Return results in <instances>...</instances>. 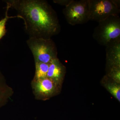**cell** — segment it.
Returning <instances> with one entry per match:
<instances>
[{"label": "cell", "mask_w": 120, "mask_h": 120, "mask_svg": "<svg viewBox=\"0 0 120 120\" xmlns=\"http://www.w3.org/2000/svg\"><path fill=\"white\" fill-rule=\"evenodd\" d=\"M73 0H54V3L66 7L72 2Z\"/></svg>", "instance_id": "obj_12"}, {"label": "cell", "mask_w": 120, "mask_h": 120, "mask_svg": "<svg viewBox=\"0 0 120 120\" xmlns=\"http://www.w3.org/2000/svg\"><path fill=\"white\" fill-rule=\"evenodd\" d=\"M120 1L89 0L90 20L99 22L112 16L119 15Z\"/></svg>", "instance_id": "obj_4"}, {"label": "cell", "mask_w": 120, "mask_h": 120, "mask_svg": "<svg viewBox=\"0 0 120 120\" xmlns=\"http://www.w3.org/2000/svg\"><path fill=\"white\" fill-rule=\"evenodd\" d=\"M63 12L68 23L72 26L83 24L90 21L89 0H73Z\"/></svg>", "instance_id": "obj_5"}, {"label": "cell", "mask_w": 120, "mask_h": 120, "mask_svg": "<svg viewBox=\"0 0 120 120\" xmlns=\"http://www.w3.org/2000/svg\"><path fill=\"white\" fill-rule=\"evenodd\" d=\"M106 87L109 91L120 101V86L116 84L110 83L107 84Z\"/></svg>", "instance_id": "obj_11"}, {"label": "cell", "mask_w": 120, "mask_h": 120, "mask_svg": "<svg viewBox=\"0 0 120 120\" xmlns=\"http://www.w3.org/2000/svg\"><path fill=\"white\" fill-rule=\"evenodd\" d=\"M92 35L99 45L105 46L113 40L120 38V16H110L98 22Z\"/></svg>", "instance_id": "obj_3"}, {"label": "cell", "mask_w": 120, "mask_h": 120, "mask_svg": "<svg viewBox=\"0 0 120 120\" xmlns=\"http://www.w3.org/2000/svg\"><path fill=\"white\" fill-rule=\"evenodd\" d=\"M10 8L23 20L24 28L29 38H51L60 33V25L57 13L45 0H8Z\"/></svg>", "instance_id": "obj_1"}, {"label": "cell", "mask_w": 120, "mask_h": 120, "mask_svg": "<svg viewBox=\"0 0 120 120\" xmlns=\"http://www.w3.org/2000/svg\"><path fill=\"white\" fill-rule=\"evenodd\" d=\"M105 47L108 70L120 68V38L111 41Z\"/></svg>", "instance_id": "obj_6"}, {"label": "cell", "mask_w": 120, "mask_h": 120, "mask_svg": "<svg viewBox=\"0 0 120 120\" xmlns=\"http://www.w3.org/2000/svg\"><path fill=\"white\" fill-rule=\"evenodd\" d=\"M35 62L49 64L57 58V50L52 38H29L26 41Z\"/></svg>", "instance_id": "obj_2"}, {"label": "cell", "mask_w": 120, "mask_h": 120, "mask_svg": "<svg viewBox=\"0 0 120 120\" xmlns=\"http://www.w3.org/2000/svg\"><path fill=\"white\" fill-rule=\"evenodd\" d=\"M35 72L34 80L44 79L47 77L49 64L42 62H35Z\"/></svg>", "instance_id": "obj_9"}, {"label": "cell", "mask_w": 120, "mask_h": 120, "mask_svg": "<svg viewBox=\"0 0 120 120\" xmlns=\"http://www.w3.org/2000/svg\"><path fill=\"white\" fill-rule=\"evenodd\" d=\"M57 84L52 79L46 77L41 79L34 80V88L37 95L46 97L55 92Z\"/></svg>", "instance_id": "obj_7"}, {"label": "cell", "mask_w": 120, "mask_h": 120, "mask_svg": "<svg viewBox=\"0 0 120 120\" xmlns=\"http://www.w3.org/2000/svg\"><path fill=\"white\" fill-rule=\"evenodd\" d=\"M10 8V7L7 4V10L5 12V16L4 19H2L0 21V39L2 38L6 34L7 32L6 25L8 20L10 18L17 17V16L12 17V16H9L8 15V12Z\"/></svg>", "instance_id": "obj_10"}, {"label": "cell", "mask_w": 120, "mask_h": 120, "mask_svg": "<svg viewBox=\"0 0 120 120\" xmlns=\"http://www.w3.org/2000/svg\"><path fill=\"white\" fill-rule=\"evenodd\" d=\"M65 72V68L58 58L52 61L49 64L47 77L56 83L60 82L63 79Z\"/></svg>", "instance_id": "obj_8"}]
</instances>
